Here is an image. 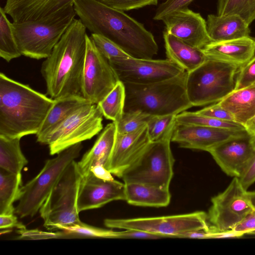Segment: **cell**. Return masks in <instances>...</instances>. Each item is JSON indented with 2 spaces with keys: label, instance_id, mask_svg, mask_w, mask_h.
Listing matches in <instances>:
<instances>
[{
  "label": "cell",
  "instance_id": "cell-1",
  "mask_svg": "<svg viewBox=\"0 0 255 255\" xmlns=\"http://www.w3.org/2000/svg\"><path fill=\"white\" fill-rule=\"evenodd\" d=\"M73 5L76 15L92 34L108 38L130 57L152 59L157 54L153 34L124 11L97 0H75Z\"/></svg>",
  "mask_w": 255,
  "mask_h": 255
},
{
  "label": "cell",
  "instance_id": "cell-2",
  "mask_svg": "<svg viewBox=\"0 0 255 255\" xmlns=\"http://www.w3.org/2000/svg\"><path fill=\"white\" fill-rule=\"evenodd\" d=\"M86 29L79 19L75 18L42 64L41 73L46 93L53 99L83 97Z\"/></svg>",
  "mask_w": 255,
  "mask_h": 255
},
{
  "label": "cell",
  "instance_id": "cell-3",
  "mask_svg": "<svg viewBox=\"0 0 255 255\" xmlns=\"http://www.w3.org/2000/svg\"><path fill=\"white\" fill-rule=\"evenodd\" d=\"M55 100L0 73V135L36 134Z\"/></svg>",
  "mask_w": 255,
  "mask_h": 255
},
{
  "label": "cell",
  "instance_id": "cell-4",
  "mask_svg": "<svg viewBox=\"0 0 255 255\" xmlns=\"http://www.w3.org/2000/svg\"><path fill=\"white\" fill-rule=\"evenodd\" d=\"M188 72L160 82L125 83L124 112L140 111L152 116L175 115L193 107L187 93Z\"/></svg>",
  "mask_w": 255,
  "mask_h": 255
},
{
  "label": "cell",
  "instance_id": "cell-5",
  "mask_svg": "<svg viewBox=\"0 0 255 255\" xmlns=\"http://www.w3.org/2000/svg\"><path fill=\"white\" fill-rule=\"evenodd\" d=\"M76 15L73 3L39 20L12 23L22 55L35 59L48 57Z\"/></svg>",
  "mask_w": 255,
  "mask_h": 255
},
{
  "label": "cell",
  "instance_id": "cell-6",
  "mask_svg": "<svg viewBox=\"0 0 255 255\" xmlns=\"http://www.w3.org/2000/svg\"><path fill=\"white\" fill-rule=\"evenodd\" d=\"M241 67L207 58L199 67L188 72L187 93L193 107L218 103L232 92Z\"/></svg>",
  "mask_w": 255,
  "mask_h": 255
},
{
  "label": "cell",
  "instance_id": "cell-7",
  "mask_svg": "<svg viewBox=\"0 0 255 255\" xmlns=\"http://www.w3.org/2000/svg\"><path fill=\"white\" fill-rule=\"evenodd\" d=\"M174 126L162 138L151 141L135 162L123 173L121 178L124 183H139L169 189L173 175L174 159L170 142Z\"/></svg>",
  "mask_w": 255,
  "mask_h": 255
},
{
  "label": "cell",
  "instance_id": "cell-8",
  "mask_svg": "<svg viewBox=\"0 0 255 255\" xmlns=\"http://www.w3.org/2000/svg\"><path fill=\"white\" fill-rule=\"evenodd\" d=\"M78 143L47 160L39 173L22 186L15 213L19 217H33L39 211L67 166L80 155L83 146Z\"/></svg>",
  "mask_w": 255,
  "mask_h": 255
},
{
  "label": "cell",
  "instance_id": "cell-9",
  "mask_svg": "<svg viewBox=\"0 0 255 255\" xmlns=\"http://www.w3.org/2000/svg\"><path fill=\"white\" fill-rule=\"evenodd\" d=\"M82 175L75 160L66 167L39 209L44 227L56 229L59 226L80 221L77 199Z\"/></svg>",
  "mask_w": 255,
  "mask_h": 255
},
{
  "label": "cell",
  "instance_id": "cell-10",
  "mask_svg": "<svg viewBox=\"0 0 255 255\" xmlns=\"http://www.w3.org/2000/svg\"><path fill=\"white\" fill-rule=\"evenodd\" d=\"M103 114L97 104L81 106L71 114L43 140L50 154H58L78 143L90 139L103 129Z\"/></svg>",
  "mask_w": 255,
  "mask_h": 255
},
{
  "label": "cell",
  "instance_id": "cell-11",
  "mask_svg": "<svg viewBox=\"0 0 255 255\" xmlns=\"http://www.w3.org/2000/svg\"><path fill=\"white\" fill-rule=\"evenodd\" d=\"M207 214L203 211L167 216L132 219H106L105 226L110 228L140 231L163 238L180 237L187 233L209 231Z\"/></svg>",
  "mask_w": 255,
  "mask_h": 255
},
{
  "label": "cell",
  "instance_id": "cell-12",
  "mask_svg": "<svg viewBox=\"0 0 255 255\" xmlns=\"http://www.w3.org/2000/svg\"><path fill=\"white\" fill-rule=\"evenodd\" d=\"M212 205L207 214L212 224L211 231L232 229L249 214L254 211L248 195L238 177H234L222 192L211 199Z\"/></svg>",
  "mask_w": 255,
  "mask_h": 255
},
{
  "label": "cell",
  "instance_id": "cell-13",
  "mask_svg": "<svg viewBox=\"0 0 255 255\" xmlns=\"http://www.w3.org/2000/svg\"><path fill=\"white\" fill-rule=\"evenodd\" d=\"M119 81L109 62L87 35L82 79L83 97L91 103L98 104Z\"/></svg>",
  "mask_w": 255,
  "mask_h": 255
},
{
  "label": "cell",
  "instance_id": "cell-14",
  "mask_svg": "<svg viewBox=\"0 0 255 255\" xmlns=\"http://www.w3.org/2000/svg\"><path fill=\"white\" fill-rule=\"evenodd\" d=\"M123 83L148 84L167 80L184 72L168 59L153 60L129 57L109 62Z\"/></svg>",
  "mask_w": 255,
  "mask_h": 255
},
{
  "label": "cell",
  "instance_id": "cell-15",
  "mask_svg": "<svg viewBox=\"0 0 255 255\" xmlns=\"http://www.w3.org/2000/svg\"><path fill=\"white\" fill-rule=\"evenodd\" d=\"M116 200H125V183L100 179L91 171L82 176L77 199L79 213L101 208Z\"/></svg>",
  "mask_w": 255,
  "mask_h": 255
},
{
  "label": "cell",
  "instance_id": "cell-16",
  "mask_svg": "<svg viewBox=\"0 0 255 255\" xmlns=\"http://www.w3.org/2000/svg\"><path fill=\"white\" fill-rule=\"evenodd\" d=\"M251 138L246 132L219 144L208 152L227 175L239 178L255 155Z\"/></svg>",
  "mask_w": 255,
  "mask_h": 255
},
{
  "label": "cell",
  "instance_id": "cell-17",
  "mask_svg": "<svg viewBox=\"0 0 255 255\" xmlns=\"http://www.w3.org/2000/svg\"><path fill=\"white\" fill-rule=\"evenodd\" d=\"M246 132L176 122L171 141L178 143L181 147L208 152L219 144Z\"/></svg>",
  "mask_w": 255,
  "mask_h": 255
},
{
  "label": "cell",
  "instance_id": "cell-18",
  "mask_svg": "<svg viewBox=\"0 0 255 255\" xmlns=\"http://www.w3.org/2000/svg\"><path fill=\"white\" fill-rule=\"evenodd\" d=\"M165 30L186 43L200 49L212 42L206 21L199 13L188 7L174 11L161 19Z\"/></svg>",
  "mask_w": 255,
  "mask_h": 255
},
{
  "label": "cell",
  "instance_id": "cell-19",
  "mask_svg": "<svg viewBox=\"0 0 255 255\" xmlns=\"http://www.w3.org/2000/svg\"><path fill=\"white\" fill-rule=\"evenodd\" d=\"M151 142L147 125L128 133H117L107 169L121 178L123 173L140 156Z\"/></svg>",
  "mask_w": 255,
  "mask_h": 255
},
{
  "label": "cell",
  "instance_id": "cell-20",
  "mask_svg": "<svg viewBox=\"0 0 255 255\" xmlns=\"http://www.w3.org/2000/svg\"><path fill=\"white\" fill-rule=\"evenodd\" d=\"M202 50L207 58L242 67L255 55V38L211 42Z\"/></svg>",
  "mask_w": 255,
  "mask_h": 255
},
{
  "label": "cell",
  "instance_id": "cell-21",
  "mask_svg": "<svg viewBox=\"0 0 255 255\" xmlns=\"http://www.w3.org/2000/svg\"><path fill=\"white\" fill-rule=\"evenodd\" d=\"M75 0H6L4 10L13 22L42 19L73 3Z\"/></svg>",
  "mask_w": 255,
  "mask_h": 255
},
{
  "label": "cell",
  "instance_id": "cell-22",
  "mask_svg": "<svg viewBox=\"0 0 255 255\" xmlns=\"http://www.w3.org/2000/svg\"><path fill=\"white\" fill-rule=\"evenodd\" d=\"M117 133V126L115 122L106 126L92 147L77 162L82 176L87 174L96 165H102L107 169Z\"/></svg>",
  "mask_w": 255,
  "mask_h": 255
},
{
  "label": "cell",
  "instance_id": "cell-23",
  "mask_svg": "<svg viewBox=\"0 0 255 255\" xmlns=\"http://www.w3.org/2000/svg\"><path fill=\"white\" fill-rule=\"evenodd\" d=\"M167 59L190 72L207 59L202 49L190 45L166 30L163 32Z\"/></svg>",
  "mask_w": 255,
  "mask_h": 255
},
{
  "label": "cell",
  "instance_id": "cell-24",
  "mask_svg": "<svg viewBox=\"0 0 255 255\" xmlns=\"http://www.w3.org/2000/svg\"><path fill=\"white\" fill-rule=\"evenodd\" d=\"M206 24L207 32L212 42L250 36L249 25L238 15L209 14Z\"/></svg>",
  "mask_w": 255,
  "mask_h": 255
},
{
  "label": "cell",
  "instance_id": "cell-25",
  "mask_svg": "<svg viewBox=\"0 0 255 255\" xmlns=\"http://www.w3.org/2000/svg\"><path fill=\"white\" fill-rule=\"evenodd\" d=\"M125 185V201L138 206L166 207L171 200L169 189L145 184L128 183Z\"/></svg>",
  "mask_w": 255,
  "mask_h": 255
},
{
  "label": "cell",
  "instance_id": "cell-26",
  "mask_svg": "<svg viewBox=\"0 0 255 255\" xmlns=\"http://www.w3.org/2000/svg\"><path fill=\"white\" fill-rule=\"evenodd\" d=\"M218 103L233 115L237 123L244 126L255 114V86L234 90Z\"/></svg>",
  "mask_w": 255,
  "mask_h": 255
},
{
  "label": "cell",
  "instance_id": "cell-27",
  "mask_svg": "<svg viewBox=\"0 0 255 255\" xmlns=\"http://www.w3.org/2000/svg\"><path fill=\"white\" fill-rule=\"evenodd\" d=\"M55 100L54 104L36 134L37 141L40 143L74 111L83 105L90 103L82 97H70Z\"/></svg>",
  "mask_w": 255,
  "mask_h": 255
},
{
  "label": "cell",
  "instance_id": "cell-28",
  "mask_svg": "<svg viewBox=\"0 0 255 255\" xmlns=\"http://www.w3.org/2000/svg\"><path fill=\"white\" fill-rule=\"evenodd\" d=\"M20 139L0 135V169L18 174L28 163L21 149Z\"/></svg>",
  "mask_w": 255,
  "mask_h": 255
},
{
  "label": "cell",
  "instance_id": "cell-29",
  "mask_svg": "<svg viewBox=\"0 0 255 255\" xmlns=\"http://www.w3.org/2000/svg\"><path fill=\"white\" fill-rule=\"evenodd\" d=\"M21 186V173H12L0 169V215L15 212L13 204L18 199Z\"/></svg>",
  "mask_w": 255,
  "mask_h": 255
},
{
  "label": "cell",
  "instance_id": "cell-30",
  "mask_svg": "<svg viewBox=\"0 0 255 255\" xmlns=\"http://www.w3.org/2000/svg\"><path fill=\"white\" fill-rule=\"evenodd\" d=\"M125 99V85L119 81L113 89L97 105L105 118L117 123L124 112Z\"/></svg>",
  "mask_w": 255,
  "mask_h": 255
},
{
  "label": "cell",
  "instance_id": "cell-31",
  "mask_svg": "<svg viewBox=\"0 0 255 255\" xmlns=\"http://www.w3.org/2000/svg\"><path fill=\"white\" fill-rule=\"evenodd\" d=\"M3 8L0 7V56L9 62L21 54L13 32L12 23L8 19Z\"/></svg>",
  "mask_w": 255,
  "mask_h": 255
},
{
  "label": "cell",
  "instance_id": "cell-32",
  "mask_svg": "<svg viewBox=\"0 0 255 255\" xmlns=\"http://www.w3.org/2000/svg\"><path fill=\"white\" fill-rule=\"evenodd\" d=\"M176 122L186 125H194L233 130H246L244 126L235 122L222 121L198 114L196 112L183 111L176 116Z\"/></svg>",
  "mask_w": 255,
  "mask_h": 255
},
{
  "label": "cell",
  "instance_id": "cell-33",
  "mask_svg": "<svg viewBox=\"0 0 255 255\" xmlns=\"http://www.w3.org/2000/svg\"><path fill=\"white\" fill-rule=\"evenodd\" d=\"M234 14L251 24L255 20V0H218L217 15Z\"/></svg>",
  "mask_w": 255,
  "mask_h": 255
},
{
  "label": "cell",
  "instance_id": "cell-34",
  "mask_svg": "<svg viewBox=\"0 0 255 255\" xmlns=\"http://www.w3.org/2000/svg\"><path fill=\"white\" fill-rule=\"evenodd\" d=\"M56 229L68 233L70 235L71 239H114V230L90 226L81 221L70 225L57 226Z\"/></svg>",
  "mask_w": 255,
  "mask_h": 255
},
{
  "label": "cell",
  "instance_id": "cell-35",
  "mask_svg": "<svg viewBox=\"0 0 255 255\" xmlns=\"http://www.w3.org/2000/svg\"><path fill=\"white\" fill-rule=\"evenodd\" d=\"M152 116L140 111L124 112L117 123V132L128 133L134 131L145 125Z\"/></svg>",
  "mask_w": 255,
  "mask_h": 255
},
{
  "label": "cell",
  "instance_id": "cell-36",
  "mask_svg": "<svg viewBox=\"0 0 255 255\" xmlns=\"http://www.w3.org/2000/svg\"><path fill=\"white\" fill-rule=\"evenodd\" d=\"M175 115L151 116L147 123L148 134L151 141L162 138L176 123Z\"/></svg>",
  "mask_w": 255,
  "mask_h": 255
},
{
  "label": "cell",
  "instance_id": "cell-37",
  "mask_svg": "<svg viewBox=\"0 0 255 255\" xmlns=\"http://www.w3.org/2000/svg\"><path fill=\"white\" fill-rule=\"evenodd\" d=\"M90 37L98 50L109 62L130 57L118 45L102 35L92 33Z\"/></svg>",
  "mask_w": 255,
  "mask_h": 255
},
{
  "label": "cell",
  "instance_id": "cell-38",
  "mask_svg": "<svg viewBox=\"0 0 255 255\" xmlns=\"http://www.w3.org/2000/svg\"><path fill=\"white\" fill-rule=\"evenodd\" d=\"M112 8L120 11H128L147 5H156L158 0H97Z\"/></svg>",
  "mask_w": 255,
  "mask_h": 255
},
{
  "label": "cell",
  "instance_id": "cell-39",
  "mask_svg": "<svg viewBox=\"0 0 255 255\" xmlns=\"http://www.w3.org/2000/svg\"><path fill=\"white\" fill-rule=\"evenodd\" d=\"M255 82V56L241 67L236 77L234 90L248 88Z\"/></svg>",
  "mask_w": 255,
  "mask_h": 255
},
{
  "label": "cell",
  "instance_id": "cell-40",
  "mask_svg": "<svg viewBox=\"0 0 255 255\" xmlns=\"http://www.w3.org/2000/svg\"><path fill=\"white\" fill-rule=\"evenodd\" d=\"M57 232H45L37 229H18L17 239L20 240H46L52 239H69L67 233L64 231Z\"/></svg>",
  "mask_w": 255,
  "mask_h": 255
},
{
  "label": "cell",
  "instance_id": "cell-41",
  "mask_svg": "<svg viewBox=\"0 0 255 255\" xmlns=\"http://www.w3.org/2000/svg\"><path fill=\"white\" fill-rule=\"evenodd\" d=\"M193 0H166L158 6L153 19L161 20L163 17L174 11L187 8Z\"/></svg>",
  "mask_w": 255,
  "mask_h": 255
},
{
  "label": "cell",
  "instance_id": "cell-42",
  "mask_svg": "<svg viewBox=\"0 0 255 255\" xmlns=\"http://www.w3.org/2000/svg\"><path fill=\"white\" fill-rule=\"evenodd\" d=\"M196 112L200 115L218 120L236 122L233 115L222 107L218 102Z\"/></svg>",
  "mask_w": 255,
  "mask_h": 255
},
{
  "label": "cell",
  "instance_id": "cell-43",
  "mask_svg": "<svg viewBox=\"0 0 255 255\" xmlns=\"http://www.w3.org/2000/svg\"><path fill=\"white\" fill-rule=\"evenodd\" d=\"M238 178L242 186L246 190L255 182V155Z\"/></svg>",
  "mask_w": 255,
  "mask_h": 255
},
{
  "label": "cell",
  "instance_id": "cell-44",
  "mask_svg": "<svg viewBox=\"0 0 255 255\" xmlns=\"http://www.w3.org/2000/svg\"><path fill=\"white\" fill-rule=\"evenodd\" d=\"M232 230L248 234L255 230V216L254 211L249 214L239 223L236 225Z\"/></svg>",
  "mask_w": 255,
  "mask_h": 255
},
{
  "label": "cell",
  "instance_id": "cell-45",
  "mask_svg": "<svg viewBox=\"0 0 255 255\" xmlns=\"http://www.w3.org/2000/svg\"><path fill=\"white\" fill-rule=\"evenodd\" d=\"M17 228L18 229L25 228L21 223L18 221L13 214L0 215V229L1 230Z\"/></svg>",
  "mask_w": 255,
  "mask_h": 255
},
{
  "label": "cell",
  "instance_id": "cell-46",
  "mask_svg": "<svg viewBox=\"0 0 255 255\" xmlns=\"http://www.w3.org/2000/svg\"><path fill=\"white\" fill-rule=\"evenodd\" d=\"M211 239L236 238L241 237L244 233L236 232L232 229L223 231H210Z\"/></svg>",
  "mask_w": 255,
  "mask_h": 255
},
{
  "label": "cell",
  "instance_id": "cell-47",
  "mask_svg": "<svg viewBox=\"0 0 255 255\" xmlns=\"http://www.w3.org/2000/svg\"><path fill=\"white\" fill-rule=\"evenodd\" d=\"M97 177L105 180H112L114 179L112 173L104 166L102 165H96L93 167L90 170Z\"/></svg>",
  "mask_w": 255,
  "mask_h": 255
},
{
  "label": "cell",
  "instance_id": "cell-48",
  "mask_svg": "<svg viewBox=\"0 0 255 255\" xmlns=\"http://www.w3.org/2000/svg\"><path fill=\"white\" fill-rule=\"evenodd\" d=\"M180 238L193 239H211V234L209 231H196L184 234L181 235Z\"/></svg>",
  "mask_w": 255,
  "mask_h": 255
},
{
  "label": "cell",
  "instance_id": "cell-49",
  "mask_svg": "<svg viewBox=\"0 0 255 255\" xmlns=\"http://www.w3.org/2000/svg\"><path fill=\"white\" fill-rule=\"evenodd\" d=\"M246 130L251 136H255V114L244 125Z\"/></svg>",
  "mask_w": 255,
  "mask_h": 255
},
{
  "label": "cell",
  "instance_id": "cell-50",
  "mask_svg": "<svg viewBox=\"0 0 255 255\" xmlns=\"http://www.w3.org/2000/svg\"><path fill=\"white\" fill-rule=\"evenodd\" d=\"M248 195L253 207L254 213L255 216V191H248Z\"/></svg>",
  "mask_w": 255,
  "mask_h": 255
},
{
  "label": "cell",
  "instance_id": "cell-51",
  "mask_svg": "<svg viewBox=\"0 0 255 255\" xmlns=\"http://www.w3.org/2000/svg\"><path fill=\"white\" fill-rule=\"evenodd\" d=\"M251 141L254 149H255V136H252Z\"/></svg>",
  "mask_w": 255,
  "mask_h": 255
},
{
  "label": "cell",
  "instance_id": "cell-52",
  "mask_svg": "<svg viewBox=\"0 0 255 255\" xmlns=\"http://www.w3.org/2000/svg\"><path fill=\"white\" fill-rule=\"evenodd\" d=\"M248 234H250V235H255V230L254 231H252V232Z\"/></svg>",
  "mask_w": 255,
  "mask_h": 255
},
{
  "label": "cell",
  "instance_id": "cell-53",
  "mask_svg": "<svg viewBox=\"0 0 255 255\" xmlns=\"http://www.w3.org/2000/svg\"><path fill=\"white\" fill-rule=\"evenodd\" d=\"M253 85L255 86V82L254 83V84Z\"/></svg>",
  "mask_w": 255,
  "mask_h": 255
},
{
  "label": "cell",
  "instance_id": "cell-54",
  "mask_svg": "<svg viewBox=\"0 0 255 255\" xmlns=\"http://www.w3.org/2000/svg\"><path fill=\"white\" fill-rule=\"evenodd\" d=\"M254 56H255V55Z\"/></svg>",
  "mask_w": 255,
  "mask_h": 255
}]
</instances>
